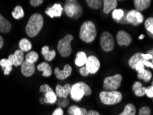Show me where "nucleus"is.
<instances>
[{
    "label": "nucleus",
    "mask_w": 153,
    "mask_h": 115,
    "mask_svg": "<svg viewBox=\"0 0 153 115\" xmlns=\"http://www.w3.org/2000/svg\"><path fill=\"white\" fill-rule=\"evenodd\" d=\"M19 48L23 52H28L32 48V44L26 38H23L19 41Z\"/></svg>",
    "instance_id": "a878e982"
},
{
    "label": "nucleus",
    "mask_w": 153,
    "mask_h": 115,
    "mask_svg": "<svg viewBox=\"0 0 153 115\" xmlns=\"http://www.w3.org/2000/svg\"><path fill=\"white\" fill-rule=\"evenodd\" d=\"M141 56H142L143 60H146V61H148L150 59L152 60V56L149 53H147V54L142 53V55Z\"/></svg>",
    "instance_id": "37998d69"
},
{
    "label": "nucleus",
    "mask_w": 153,
    "mask_h": 115,
    "mask_svg": "<svg viewBox=\"0 0 153 115\" xmlns=\"http://www.w3.org/2000/svg\"><path fill=\"white\" fill-rule=\"evenodd\" d=\"M63 10L64 9L60 4H55L53 6L47 8L45 13L51 18L59 17L62 16Z\"/></svg>",
    "instance_id": "2eb2a0df"
},
{
    "label": "nucleus",
    "mask_w": 153,
    "mask_h": 115,
    "mask_svg": "<svg viewBox=\"0 0 153 115\" xmlns=\"http://www.w3.org/2000/svg\"><path fill=\"white\" fill-rule=\"evenodd\" d=\"M4 45V39L2 38L1 36H0V49L2 48Z\"/></svg>",
    "instance_id": "de8ad7c7"
},
{
    "label": "nucleus",
    "mask_w": 153,
    "mask_h": 115,
    "mask_svg": "<svg viewBox=\"0 0 153 115\" xmlns=\"http://www.w3.org/2000/svg\"><path fill=\"white\" fill-rule=\"evenodd\" d=\"M37 68L39 71L43 72V74H42L43 76L48 77V76H51L52 73H53V70H52L51 66L47 62L41 63V64L38 65Z\"/></svg>",
    "instance_id": "a211bd4d"
},
{
    "label": "nucleus",
    "mask_w": 153,
    "mask_h": 115,
    "mask_svg": "<svg viewBox=\"0 0 153 115\" xmlns=\"http://www.w3.org/2000/svg\"><path fill=\"white\" fill-rule=\"evenodd\" d=\"M43 2L44 1L42 0H31V1H30V4L31 6H34V7H37V6L41 5Z\"/></svg>",
    "instance_id": "a19ab883"
},
{
    "label": "nucleus",
    "mask_w": 153,
    "mask_h": 115,
    "mask_svg": "<svg viewBox=\"0 0 153 115\" xmlns=\"http://www.w3.org/2000/svg\"><path fill=\"white\" fill-rule=\"evenodd\" d=\"M24 52L22 51L21 50H17L15 52L14 54L10 55L8 56V59L11 62L13 66L17 67L19 66H21L22 64L24 61Z\"/></svg>",
    "instance_id": "f8f14e48"
},
{
    "label": "nucleus",
    "mask_w": 153,
    "mask_h": 115,
    "mask_svg": "<svg viewBox=\"0 0 153 115\" xmlns=\"http://www.w3.org/2000/svg\"><path fill=\"white\" fill-rule=\"evenodd\" d=\"M100 98L105 105H114L122 100V94L119 91H102L100 94Z\"/></svg>",
    "instance_id": "39448f33"
},
{
    "label": "nucleus",
    "mask_w": 153,
    "mask_h": 115,
    "mask_svg": "<svg viewBox=\"0 0 153 115\" xmlns=\"http://www.w3.org/2000/svg\"><path fill=\"white\" fill-rule=\"evenodd\" d=\"M136 108L132 103H128L126 105L123 111L119 115H135Z\"/></svg>",
    "instance_id": "c85d7f7f"
},
{
    "label": "nucleus",
    "mask_w": 153,
    "mask_h": 115,
    "mask_svg": "<svg viewBox=\"0 0 153 115\" xmlns=\"http://www.w3.org/2000/svg\"><path fill=\"white\" fill-rule=\"evenodd\" d=\"M35 66L33 63H30L24 60L21 65V72L24 76L28 77L35 73Z\"/></svg>",
    "instance_id": "ddd939ff"
},
{
    "label": "nucleus",
    "mask_w": 153,
    "mask_h": 115,
    "mask_svg": "<svg viewBox=\"0 0 153 115\" xmlns=\"http://www.w3.org/2000/svg\"><path fill=\"white\" fill-rule=\"evenodd\" d=\"M68 112L70 115H81L82 110H81V108H79L76 105H71L68 108Z\"/></svg>",
    "instance_id": "f704fd0d"
},
{
    "label": "nucleus",
    "mask_w": 153,
    "mask_h": 115,
    "mask_svg": "<svg viewBox=\"0 0 153 115\" xmlns=\"http://www.w3.org/2000/svg\"><path fill=\"white\" fill-rule=\"evenodd\" d=\"M121 82L122 76L120 74L108 76L103 80V88L105 91H115L120 87Z\"/></svg>",
    "instance_id": "0eeeda50"
},
{
    "label": "nucleus",
    "mask_w": 153,
    "mask_h": 115,
    "mask_svg": "<svg viewBox=\"0 0 153 115\" xmlns=\"http://www.w3.org/2000/svg\"><path fill=\"white\" fill-rule=\"evenodd\" d=\"M56 77L59 80H64L68 78L72 73V68L69 64H66L64 66V70H61L59 68H56L54 70Z\"/></svg>",
    "instance_id": "4468645a"
},
{
    "label": "nucleus",
    "mask_w": 153,
    "mask_h": 115,
    "mask_svg": "<svg viewBox=\"0 0 153 115\" xmlns=\"http://www.w3.org/2000/svg\"><path fill=\"white\" fill-rule=\"evenodd\" d=\"M144 37H145V35H143V34H142V35H141L139 37V39H143Z\"/></svg>",
    "instance_id": "8fccbe9b"
},
{
    "label": "nucleus",
    "mask_w": 153,
    "mask_h": 115,
    "mask_svg": "<svg viewBox=\"0 0 153 115\" xmlns=\"http://www.w3.org/2000/svg\"><path fill=\"white\" fill-rule=\"evenodd\" d=\"M57 95L53 91L47 92L45 93V99L44 100V103H51V104H53L57 101Z\"/></svg>",
    "instance_id": "bb28decb"
},
{
    "label": "nucleus",
    "mask_w": 153,
    "mask_h": 115,
    "mask_svg": "<svg viewBox=\"0 0 153 115\" xmlns=\"http://www.w3.org/2000/svg\"><path fill=\"white\" fill-rule=\"evenodd\" d=\"M73 40V36L68 34L57 44V50L62 57H68L72 53L71 42Z\"/></svg>",
    "instance_id": "423d86ee"
},
{
    "label": "nucleus",
    "mask_w": 153,
    "mask_h": 115,
    "mask_svg": "<svg viewBox=\"0 0 153 115\" xmlns=\"http://www.w3.org/2000/svg\"><path fill=\"white\" fill-rule=\"evenodd\" d=\"M148 53L150 54V55H151L152 56V60L151 63H152V64H153V49L150 50H148Z\"/></svg>",
    "instance_id": "09e8293b"
},
{
    "label": "nucleus",
    "mask_w": 153,
    "mask_h": 115,
    "mask_svg": "<svg viewBox=\"0 0 153 115\" xmlns=\"http://www.w3.org/2000/svg\"><path fill=\"white\" fill-rule=\"evenodd\" d=\"M67 16L71 19H79L82 15L83 8L79 3L75 0H67L64 7Z\"/></svg>",
    "instance_id": "20e7f679"
},
{
    "label": "nucleus",
    "mask_w": 153,
    "mask_h": 115,
    "mask_svg": "<svg viewBox=\"0 0 153 115\" xmlns=\"http://www.w3.org/2000/svg\"><path fill=\"white\" fill-rule=\"evenodd\" d=\"M146 94L147 95L148 97L153 98V86L150 85L148 88H146Z\"/></svg>",
    "instance_id": "58836bf2"
},
{
    "label": "nucleus",
    "mask_w": 153,
    "mask_h": 115,
    "mask_svg": "<svg viewBox=\"0 0 153 115\" xmlns=\"http://www.w3.org/2000/svg\"><path fill=\"white\" fill-rule=\"evenodd\" d=\"M128 24H132L134 26H138L143 22L144 17L140 12L136 10H132L129 11L126 15Z\"/></svg>",
    "instance_id": "1a4fd4ad"
},
{
    "label": "nucleus",
    "mask_w": 153,
    "mask_h": 115,
    "mask_svg": "<svg viewBox=\"0 0 153 115\" xmlns=\"http://www.w3.org/2000/svg\"><path fill=\"white\" fill-rule=\"evenodd\" d=\"M38 59H39L38 54L35 51H30L28 53H27L25 60H26L27 62L34 64L35 62H36L38 60Z\"/></svg>",
    "instance_id": "72a5a7b5"
},
{
    "label": "nucleus",
    "mask_w": 153,
    "mask_h": 115,
    "mask_svg": "<svg viewBox=\"0 0 153 115\" xmlns=\"http://www.w3.org/2000/svg\"><path fill=\"white\" fill-rule=\"evenodd\" d=\"M137 77H138L139 79H142L145 82H149L150 79H152V73L151 72L148 70H143V71L137 74Z\"/></svg>",
    "instance_id": "cd10ccee"
},
{
    "label": "nucleus",
    "mask_w": 153,
    "mask_h": 115,
    "mask_svg": "<svg viewBox=\"0 0 153 115\" xmlns=\"http://www.w3.org/2000/svg\"><path fill=\"white\" fill-rule=\"evenodd\" d=\"M145 28L148 35L153 39V17H149L145 21Z\"/></svg>",
    "instance_id": "c756f323"
},
{
    "label": "nucleus",
    "mask_w": 153,
    "mask_h": 115,
    "mask_svg": "<svg viewBox=\"0 0 153 115\" xmlns=\"http://www.w3.org/2000/svg\"><path fill=\"white\" fill-rule=\"evenodd\" d=\"M44 25V18L41 14L35 13L29 19L26 26V33L30 37H35L41 31Z\"/></svg>",
    "instance_id": "f257e3e1"
},
{
    "label": "nucleus",
    "mask_w": 153,
    "mask_h": 115,
    "mask_svg": "<svg viewBox=\"0 0 153 115\" xmlns=\"http://www.w3.org/2000/svg\"><path fill=\"white\" fill-rule=\"evenodd\" d=\"M86 115H100V114L96 110H90L87 112Z\"/></svg>",
    "instance_id": "a18cd8bd"
},
{
    "label": "nucleus",
    "mask_w": 153,
    "mask_h": 115,
    "mask_svg": "<svg viewBox=\"0 0 153 115\" xmlns=\"http://www.w3.org/2000/svg\"><path fill=\"white\" fill-rule=\"evenodd\" d=\"M39 91H40V92L46 93V92H47L52 91H53V89H52L51 87L49 86L48 84H44V85H41V87H40V88H39Z\"/></svg>",
    "instance_id": "4c0bfd02"
},
{
    "label": "nucleus",
    "mask_w": 153,
    "mask_h": 115,
    "mask_svg": "<svg viewBox=\"0 0 153 115\" xmlns=\"http://www.w3.org/2000/svg\"><path fill=\"white\" fill-rule=\"evenodd\" d=\"M132 90L137 96H143L146 94V88L143 87L142 83L139 82H136L133 83Z\"/></svg>",
    "instance_id": "4be33fe9"
},
{
    "label": "nucleus",
    "mask_w": 153,
    "mask_h": 115,
    "mask_svg": "<svg viewBox=\"0 0 153 115\" xmlns=\"http://www.w3.org/2000/svg\"><path fill=\"white\" fill-rule=\"evenodd\" d=\"M142 53H137L134 54L130 58L129 61H128V65L132 69H134L135 65L137 64V62H140V61L143 60L142 57Z\"/></svg>",
    "instance_id": "393cba45"
},
{
    "label": "nucleus",
    "mask_w": 153,
    "mask_h": 115,
    "mask_svg": "<svg viewBox=\"0 0 153 115\" xmlns=\"http://www.w3.org/2000/svg\"><path fill=\"white\" fill-rule=\"evenodd\" d=\"M63 114H64V111H63L62 108L59 107L53 112V113L52 115H63Z\"/></svg>",
    "instance_id": "79ce46f5"
},
{
    "label": "nucleus",
    "mask_w": 153,
    "mask_h": 115,
    "mask_svg": "<svg viewBox=\"0 0 153 115\" xmlns=\"http://www.w3.org/2000/svg\"><path fill=\"white\" fill-rule=\"evenodd\" d=\"M42 55L44 56V59L47 62H51L55 59L56 56L55 50H50L48 46H44L42 48Z\"/></svg>",
    "instance_id": "6ab92c4d"
},
{
    "label": "nucleus",
    "mask_w": 153,
    "mask_h": 115,
    "mask_svg": "<svg viewBox=\"0 0 153 115\" xmlns=\"http://www.w3.org/2000/svg\"><path fill=\"white\" fill-rule=\"evenodd\" d=\"M92 94L91 87L86 83L82 82L76 83L71 87V99L76 102L82 100L84 96H89Z\"/></svg>",
    "instance_id": "7ed1b4c3"
},
{
    "label": "nucleus",
    "mask_w": 153,
    "mask_h": 115,
    "mask_svg": "<svg viewBox=\"0 0 153 115\" xmlns=\"http://www.w3.org/2000/svg\"><path fill=\"white\" fill-rule=\"evenodd\" d=\"M87 55L84 52L79 51L76 53V58L75 60V63L76 66L79 67H82L84 66V65L85 64L87 61Z\"/></svg>",
    "instance_id": "5701e85b"
},
{
    "label": "nucleus",
    "mask_w": 153,
    "mask_h": 115,
    "mask_svg": "<svg viewBox=\"0 0 153 115\" xmlns=\"http://www.w3.org/2000/svg\"><path fill=\"white\" fill-rule=\"evenodd\" d=\"M143 61H140V62H137V64L135 65V67H134V70L137 72V73H140V72L143 71V70H145L144 68V64H143Z\"/></svg>",
    "instance_id": "e433bc0d"
},
{
    "label": "nucleus",
    "mask_w": 153,
    "mask_h": 115,
    "mask_svg": "<svg viewBox=\"0 0 153 115\" xmlns=\"http://www.w3.org/2000/svg\"><path fill=\"white\" fill-rule=\"evenodd\" d=\"M117 42L119 46H129L132 42V37L129 33L123 30L119 31L117 34Z\"/></svg>",
    "instance_id": "9b49d317"
},
{
    "label": "nucleus",
    "mask_w": 153,
    "mask_h": 115,
    "mask_svg": "<svg viewBox=\"0 0 153 115\" xmlns=\"http://www.w3.org/2000/svg\"><path fill=\"white\" fill-rule=\"evenodd\" d=\"M139 115H151V110L147 106L142 107L139 110Z\"/></svg>",
    "instance_id": "c9c22d12"
},
{
    "label": "nucleus",
    "mask_w": 153,
    "mask_h": 115,
    "mask_svg": "<svg viewBox=\"0 0 153 115\" xmlns=\"http://www.w3.org/2000/svg\"><path fill=\"white\" fill-rule=\"evenodd\" d=\"M71 86L68 83H67L64 86H62L61 85H57L56 86V95L59 98L66 99L71 94Z\"/></svg>",
    "instance_id": "dca6fc26"
},
{
    "label": "nucleus",
    "mask_w": 153,
    "mask_h": 115,
    "mask_svg": "<svg viewBox=\"0 0 153 115\" xmlns=\"http://www.w3.org/2000/svg\"><path fill=\"white\" fill-rule=\"evenodd\" d=\"M97 37V29L95 25L91 21L84 22L81 26L79 37L85 43L93 42Z\"/></svg>",
    "instance_id": "f03ea898"
},
{
    "label": "nucleus",
    "mask_w": 153,
    "mask_h": 115,
    "mask_svg": "<svg viewBox=\"0 0 153 115\" xmlns=\"http://www.w3.org/2000/svg\"><path fill=\"white\" fill-rule=\"evenodd\" d=\"M100 45L103 51H112L114 47V39L112 34L109 32H103L100 37Z\"/></svg>",
    "instance_id": "6e6552de"
},
{
    "label": "nucleus",
    "mask_w": 153,
    "mask_h": 115,
    "mask_svg": "<svg viewBox=\"0 0 153 115\" xmlns=\"http://www.w3.org/2000/svg\"><path fill=\"white\" fill-rule=\"evenodd\" d=\"M134 4L136 10L140 12L149 7L151 4V1L150 0H134Z\"/></svg>",
    "instance_id": "aec40b11"
},
{
    "label": "nucleus",
    "mask_w": 153,
    "mask_h": 115,
    "mask_svg": "<svg viewBox=\"0 0 153 115\" xmlns=\"http://www.w3.org/2000/svg\"><path fill=\"white\" fill-rule=\"evenodd\" d=\"M85 65L89 74H95L100 68V62L95 56L91 55L87 58Z\"/></svg>",
    "instance_id": "9d476101"
},
{
    "label": "nucleus",
    "mask_w": 153,
    "mask_h": 115,
    "mask_svg": "<svg viewBox=\"0 0 153 115\" xmlns=\"http://www.w3.org/2000/svg\"><path fill=\"white\" fill-rule=\"evenodd\" d=\"M152 86H153V79H152Z\"/></svg>",
    "instance_id": "3c124183"
},
{
    "label": "nucleus",
    "mask_w": 153,
    "mask_h": 115,
    "mask_svg": "<svg viewBox=\"0 0 153 115\" xmlns=\"http://www.w3.org/2000/svg\"><path fill=\"white\" fill-rule=\"evenodd\" d=\"M85 2L90 8L94 9V10L100 9L103 4V1H102V0H87Z\"/></svg>",
    "instance_id": "7c9ffc66"
},
{
    "label": "nucleus",
    "mask_w": 153,
    "mask_h": 115,
    "mask_svg": "<svg viewBox=\"0 0 153 115\" xmlns=\"http://www.w3.org/2000/svg\"><path fill=\"white\" fill-rule=\"evenodd\" d=\"M0 66L4 70V73L5 75H8L13 69V65L8 59H2L0 60Z\"/></svg>",
    "instance_id": "b1692460"
},
{
    "label": "nucleus",
    "mask_w": 153,
    "mask_h": 115,
    "mask_svg": "<svg viewBox=\"0 0 153 115\" xmlns=\"http://www.w3.org/2000/svg\"><path fill=\"white\" fill-rule=\"evenodd\" d=\"M143 64H144V66H147V67H149V68H151L152 69H153V64H152L151 62H150L149 61L143 60Z\"/></svg>",
    "instance_id": "c03bdc74"
},
{
    "label": "nucleus",
    "mask_w": 153,
    "mask_h": 115,
    "mask_svg": "<svg viewBox=\"0 0 153 115\" xmlns=\"http://www.w3.org/2000/svg\"><path fill=\"white\" fill-rule=\"evenodd\" d=\"M11 28H12V26L8 20L0 14V32L7 33L10 30Z\"/></svg>",
    "instance_id": "412c9836"
},
{
    "label": "nucleus",
    "mask_w": 153,
    "mask_h": 115,
    "mask_svg": "<svg viewBox=\"0 0 153 115\" xmlns=\"http://www.w3.org/2000/svg\"><path fill=\"white\" fill-rule=\"evenodd\" d=\"M79 73L83 76H87L89 74L88 71L87 70V68L85 66L81 67V68L79 69Z\"/></svg>",
    "instance_id": "ea45409f"
},
{
    "label": "nucleus",
    "mask_w": 153,
    "mask_h": 115,
    "mask_svg": "<svg viewBox=\"0 0 153 115\" xmlns=\"http://www.w3.org/2000/svg\"><path fill=\"white\" fill-rule=\"evenodd\" d=\"M81 110H82V114H81V115H86L88 112H87V110L85 109V108H81Z\"/></svg>",
    "instance_id": "49530a36"
},
{
    "label": "nucleus",
    "mask_w": 153,
    "mask_h": 115,
    "mask_svg": "<svg viewBox=\"0 0 153 115\" xmlns=\"http://www.w3.org/2000/svg\"><path fill=\"white\" fill-rule=\"evenodd\" d=\"M117 6V1L116 0H104L103 1V13L108 14L112 10H115Z\"/></svg>",
    "instance_id": "f3484780"
},
{
    "label": "nucleus",
    "mask_w": 153,
    "mask_h": 115,
    "mask_svg": "<svg viewBox=\"0 0 153 115\" xmlns=\"http://www.w3.org/2000/svg\"><path fill=\"white\" fill-rule=\"evenodd\" d=\"M112 15L114 20L118 22L124 16V11L122 9H115L112 11Z\"/></svg>",
    "instance_id": "473e14b6"
},
{
    "label": "nucleus",
    "mask_w": 153,
    "mask_h": 115,
    "mask_svg": "<svg viewBox=\"0 0 153 115\" xmlns=\"http://www.w3.org/2000/svg\"><path fill=\"white\" fill-rule=\"evenodd\" d=\"M12 15L15 19H19L21 18H23L24 16V12L22 6H17L14 8V10L13 11Z\"/></svg>",
    "instance_id": "2f4dec72"
}]
</instances>
